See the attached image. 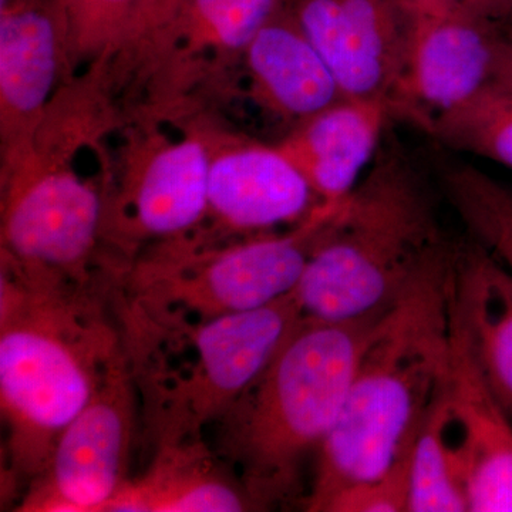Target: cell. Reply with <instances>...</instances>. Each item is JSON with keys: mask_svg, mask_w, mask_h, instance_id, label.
<instances>
[{"mask_svg": "<svg viewBox=\"0 0 512 512\" xmlns=\"http://www.w3.org/2000/svg\"><path fill=\"white\" fill-rule=\"evenodd\" d=\"M121 352L109 281L82 285L2 258L0 407L13 483H32Z\"/></svg>", "mask_w": 512, "mask_h": 512, "instance_id": "obj_1", "label": "cell"}, {"mask_svg": "<svg viewBox=\"0 0 512 512\" xmlns=\"http://www.w3.org/2000/svg\"><path fill=\"white\" fill-rule=\"evenodd\" d=\"M456 249L437 256L377 325L318 450L306 510L322 511L333 494L380 476L416 444L446 376Z\"/></svg>", "mask_w": 512, "mask_h": 512, "instance_id": "obj_2", "label": "cell"}, {"mask_svg": "<svg viewBox=\"0 0 512 512\" xmlns=\"http://www.w3.org/2000/svg\"><path fill=\"white\" fill-rule=\"evenodd\" d=\"M110 299L151 451L202 440L305 316L293 292L205 322L148 309L113 289Z\"/></svg>", "mask_w": 512, "mask_h": 512, "instance_id": "obj_3", "label": "cell"}, {"mask_svg": "<svg viewBox=\"0 0 512 512\" xmlns=\"http://www.w3.org/2000/svg\"><path fill=\"white\" fill-rule=\"evenodd\" d=\"M387 311L349 320L303 316L218 421L217 454L261 510L295 494L303 461L338 420L360 356Z\"/></svg>", "mask_w": 512, "mask_h": 512, "instance_id": "obj_4", "label": "cell"}, {"mask_svg": "<svg viewBox=\"0 0 512 512\" xmlns=\"http://www.w3.org/2000/svg\"><path fill=\"white\" fill-rule=\"evenodd\" d=\"M450 245L423 177L389 147L343 202L293 295L308 318L387 311Z\"/></svg>", "mask_w": 512, "mask_h": 512, "instance_id": "obj_5", "label": "cell"}, {"mask_svg": "<svg viewBox=\"0 0 512 512\" xmlns=\"http://www.w3.org/2000/svg\"><path fill=\"white\" fill-rule=\"evenodd\" d=\"M345 200L322 202L301 224L274 234L153 245L114 269L111 289L198 322L262 308L293 292Z\"/></svg>", "mask_w": 512, "mask_h": 512, "instance_id": "obj_6", "label": "cell"}, {"mask_svg": "<svg viewBox=\"0 0 512 512\" xmlns=\"http://www.w3.org/2000/svg\"><path fill=\"white\" fill-rule=\"evenodd\" d=\"M79 150L35 141L2 165L0 239L13 264L90 285L103 244L104 181L73 167Z\"/></svg>", "mask_w": 512, "mask_h": 512, "instance_id": "obj_7", "label": "cell"}, {"mask_svg": "<svg viewBox=\"0 0 512 512\" xmlns=\"http://www.w3.org/2000/svg\"><path fill=\"white\" fill-rule=\"evenodd\" d=\"M211 156V136L204 130L151 136L137 165H128L116 181L104 180L101 239L121 252L120 265L204 224Z\"/></svg>", "mask_w": 512, "mask_h": 512, "instance_id": "obj_8", "label": "cell"}, {"mask_svg": "<svg viewBox=\"0 0 512 512\" xmlns=\"http://www.w3.org/2000/svg\"><path fill=\"white\" fill-rule=\"evenodd\" d=\"M140 416L123 346L86 406L62 431L46 470L29 484L25 512H100L128 478Z\"/></svg>", "mask_w": 512, "mask_h": 512, "instance_id": "obj_9", "label": "cell"}, {"mask_svg": "<svg viewBox=\"0 0 512 512\" xmlns=\"http://www.w3.org/2000/svg\"><path fill=\"white\" fill-rule=\"evenodd\" d=\"M427 417L468 511L512 512V421L481 372L451 291L446 376Z\"/></svg>", "mask_w": 512, "mask_h": 512, "instance_id": "obj_10", "label": "cell"}, {"mask_svg": "<svg viewBox=\"0 0 512 512\" xmlns=\"http://www.w3.org/2000/svg\"><path fill=\"white\" fill-rule=\"evenodd\" d=\"M208 212L187 238L201 244L259 237L296 227L322 204L284 151L247 138L211 137Z\"/></svg>", "mask_w": 512, "mask_h": 512, "instance_id": "obj_11", "label": "cell"}, {"mask_svg": "<svg viewBox=\"0 0 512 512\" xmlns=\"http://www.w3.org/2000/svg\"><path fill=\"white\" fill-rule=\"evenodd\" d=\"M291 10L343 97L392 107L417 19L403 0H293Z\"/></svg>", "mask_w": 512, "mask_h": 512, "instance_id": "obj_12", "label": "cell"}, {"mask_svg": "<svg viewBox=\"0 0 512 512\" xmlns=\"http://www.w3.org/2000/svg\"><path fill=\"white\" fill-rule=\"evenodd\" d=\"M505 26L457 8L417 18L392 110L430 131L434 121L490 86Z\"/></svg>", "mask_w": 512, "mask_h": 512, "instance_id": "obj_13", "label": "cell"}, {"mask_svg": "<svg viewBox=\"0 0 512 512\" xmlns=\"http://www.w3.org/2000/svg\"><path fill=\"white\" fill-rule=\"evenodd\" d=\"M70 70L57 0L0 2V128L2 161L32 143Z\"/></svg>", "mask_w": 512, "mask_h": 512, "instance_id": "obj_14", "label": "cell"}, {"mask_svg": "<svg viewBox=\"0 0 512 512\" xmlns=\"http://www.w3.org/2000/svg\"><path fill=\"white\" fill-rule=\"evenodd\" d=\"M392 117L387 101L343 97L289 128L278 147L320 200L342 201L375 163L384 127Z\"/></svg>", "mask_w": 512, "mask_h": 512, "instance_id": "obj_15", "label": "cell"}, {"mask_svg": "<svg viewBox=\"0 0 512 512\" xmlns=\"http://www.w3.org/2000/svg\"><path fill=\"white\" fill-rule=\"evenodd\" d=\"M261 510L234 471L204 440L151 451L100 512H238Z\"/></svg>", "mask_w": 512, "mask_h": 512, "instance_id": "obj_16", "label": "cell"}, {"mask_svg": "<svg viewBox=\"0 0 512 512\" xmlns=\"http://www.w3.org/2000/svg\"><path fill=\"white\" fill-rule=\"evenodd\" d=\"M241 63L256 103L291 128L343 99L328 64L292 10L259 30Z\"/></svg>", "mask_w": 512, "mask_h": 512, "instance_id": "obj_17", "label": "cell"}, {"mask_svg": "<svg viewBox=\"0 0 512 512\" xmlns=\"http://www.w3.org/2000/svg\"><path fill=\"white\" fill-rule=\"evenodd\" d=\"M450 291L481 372L512 421V275L471 239L456 249Z\"/></svg>", "mask_w": 512, "mask_h": 512, "instance_id": "obj_18", "label": "cell"}, {"mask_svg": "<svg viewBox=\"0 0 512 512\" xmlns=\"http://www.w3.org/2000/svg\"><path fill=\"white\" fill-rule=\"evenodd\" d=\"M293 0H187L160 46L190 57L212 53L241 62L252 39L268 23L291 10Z\"/></svg>", "mask_w": 512, "mask_h": 512, "instance_id": "obj_19", "label": "cell"}, {"mask_svg": "<svg viewBox=\"0 0 512 512\" xmlns=\"http://www.w3.org/2000/svg\"><path fill=\"white\" fill-rule=\"evenodd\" d=\"M443 185L471 239L512 275V188L468 164L447 167Z\"/></svg>", "mask_w": 512, "mask_h": 512, "instance_id": "obj_20", "label": "cell"}, {"mask_svg": "<svg viewBox=\"0 0 512 512\" xmlns=\"http://www.w3.org/2000/svg\"><path fill=\"white\" fill-rule=\"evenodd\" d=\"M429 133L448 148L512 170L511 94L485 87L476 97L434 121Z\"/></svg>", "mask_w": 512, "mask_h": 512, "instance_id": "obj_21", "label": "cell"}, {"mask_svg": "<svg viewBox=\"0 0 512 512\" xmlns=\"http://www.w3.org/2000/svg\"><path fill=\"white\" fill-rule=\"evenodd\" d=\"M70 70L93 66L126 36L143 0H57Z\"/></svg>", "mask_w": 512, "mask_h": 512, "instance_id": "obj_22", "label": "cell"}, {"mask_svg": "<svg viewBox=\"0 0 512 512\" xmlns=\"http://www.w3.org/2000/svg\"><path fill=\"white\" fill-rule=\"evenodd\" d=\"M410 511H468L466 493L448 463L437 431L427 414L414 447Z\"/></svg>", "mask_w": 512, "mask_h": 512, "instance_id": "obj_23", "label": "cell"}, {"mask_svg": "<svg viewBox=\"0 0 512 512\" xmlns=\"http://www.w3.org/2000/svg\"><path fill=\"white\" fill-rule=\"evenodd\" d=\"M414 447L416 444L380 476L348 485L333 494L320 512L410 511Z\"/></svg>", "mask_w": 512, "mask_h": 512, "instance_id": "obj_24", "label": "cell"}, {"mask_svg": "<svg viewBox=\"0 0 512 512\" xmlns=\"http://www.w3.org/2000/svg\"><path fill=\"white\" fill-rule=\"evenodd\" d=\"M185 3L187 0H143L126 36L116 47L156 45L174 25Z\"/></svg>", "mask_w": 512, "mask_h": 512, "instance_id": "obj_25", "label": "cell"}, {"mask_svg": "<svg viewBox=\"0 0 512 512\" xmlns=\"http://www.w3.org/2000/svg\"><path fill=\"white\" fill-rule=\"evenodd\" d=\"M490 86L512 96V29L505 26L503 42L498 50L497 63Z\"/></svg>", "mask_w": 512, "mask_h": 512, "instance_id": "obj_26", "label": "cell"}, {"mask_svg": "<svg viewBox=\"0 0 512 512\" xmlns=\"http://www.w3.org/2000/svg\"><path fill=\"white\" fill-rule=\"evenodd\" d=\"M416 18H433L460 8V0H403Z\"/></svg>", "mask_w": 512, "mask_h": 512, "instance_id": "obj_27", "label": "cell"}, {"mask_svg": "<svg viewBox=\"0 0 512 512\" xmlns=\"http://www.w3.org/2000/svg\"><path fill=\"white\" fill-rule=\"evenodd\" d=\"M505 26H507V28L512 29V18L510 20H508L507 25H505Z\"/></svg>", "mask_w": 512, "mask_h": 512, "instance_id": "obj_28", "label": "cell"}]
</instances>
